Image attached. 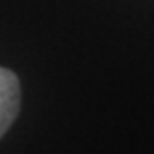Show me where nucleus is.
<instances>
[{
	"instance_id": "1",
	"label": "nucleus",
	"mask_w": 154,
	"mask_h": 154,
	"mask_svg": "<svg viewBox=\"0 0 154 154\" xmlns=\"http://www.w3.org/2000/svg\"><path fill=\"white\" fill-rule=\"evenodd\" d=\"M20 106V85L19 78L9 71L0 67V137L11 126Z\"/></svg>"
}]
</instances>
